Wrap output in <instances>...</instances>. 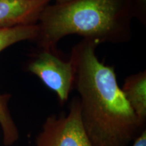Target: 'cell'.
<instances>
[{"label":"cell","mask_w":146,"mask_h":146,"mask_svg":"<svg viewBox=\"0 0 146 146\" xmlns=\"http://www.w3.org/2000/svg\"><path fill=\"white\" fill-rule=\"evenodd\" d=\"M70 1V0H55V3H65L67 1Z\"/></svg>","instance_id":"11"},{"label":"cell","mask_w":146,"mask_h":146,"mask_svg":"<svg viewBox=\"0 0 146 146\" xmlns=\"http://www.w3.org/2000/svg\"><path fill=\"white\" fill-rule=\"evenodd\" d=\"M122 91L128 103L140 122L145 126L146 122V72L140 71L127 76Z\"/></svg>","instance_id":"6"},{"label":"cell","mask_w":146,"mask_h":146,"mask_svg":"<svg viewBox=\"0 0 146 146\" xmlns=\"http://www.w3.org/2000/svg\"><path fill=\"white\" fill-rule=\"evenodd\" d=\"M28 70L54 91L62 104L68 100L74 80V68L70 59H62L57 51L40 49L29 63Z\"/></svg>","instance_id":"4"},{"label":"cell","mask_w":146,"mask_h":146,"mask_svg":"<svg viewBox=\"0 0 146 146\" xmlns=\"http://www.w3.org/2000/svg\"><path fill=\"white\" fill-rule=\"evenodd\" d=\"M38 33L39 28L36 24L0 29V53L18 42L35 41Z\"/></svg>","instance_id":"7"},{"label":"cell","mask_w":146,"mask_h":146,"mask_svg":"<svg viewBox=\"0 0 146 146\" xmlns=\"http://www.w3.org/2000/svg\"><path fill=\"white\" fill-rule=\"evenodd\" d=\"M10 98V94H0V127L5 146L14 145L20 137L19 131L9 109Z\"/></svg>","instance_id":"8"},{"label":"cell","mask_w":146,"mask_h":146,"mask_svg":"<svg viewBox=\"0 0 146 146\" xmlns=\"http://www.w3.org/2000/svg\"><path fill=\"white\" fill-rule=\"evenodd\" d=\"M98 46L83 39L71 52L82 123L93 146H129L145 125L126 100L114 68L98 58Z\"/></svg>","instance_id":"1"},{"label":"cell","mask_w":146,"mask_h":146,"mask_svg":"<svg viewBox=\"0 0 146 146\" xmlns=\"http://www.w3.org/2000/svg\"><path fill=\"white\" fill-rule=\"evenodd\" d=\"M52 0H0V29L36 25Z\"/></svg>","instance_id":"5"},{"label":"cell","mask_w":146,"mask_h":146,"mask_svg":"<svg viewBox=\"0 0 146 146\" xmlns=\"http://www.w3.org/2000/svg\"><path fill=\"white\" fill-rule=\"evenodd\" d=\"M131 146H146V130H143L141 134L133 142Z\"/></svg>","instance_id":"9"},{"label":"cell","mask_w":146,"mask_h":146,"mask_svg":"<svg viewBox=\"0 0 146 146\" xmlns=\"http://www.w3.org/2000/svg\"><path fill=\"white\" fill-rule=\"evenodd\" d=\"M35 146H93L81 120L78 98L71 102L66 115L48 116L35 139Z\"/></svg>","instance_id":"3"},{"label":"cell","mask_w":146,"mask_h":146,"mask_svg":"<svg viewBox=\"0 0 146 146\" xmlns=\"http://www.w3.org/2000/svg\"><path fill=\"white\" fill-rule=\"evenodd\" d=\"M135 18L143 23L135 0H70L49 4L40 15L35 41L42 50L57 51L65 36L77 35L102 43L130 41Z\"/></svg>","instance_id":"2"},{"label":"cell","mask_w":146,"mask_h":146,"mask_svg":"<svg viewBox=\"0 0 146 146\" xmlns=\"http://www.w3.org/2000/svg\"><path fill=\"white\" fill-rule=\"evenodd\" d=\"M139 10L141 14L143 21H145V10H146V0H135Z\"/></svg>","instance_id":"10"}]
</instances>
